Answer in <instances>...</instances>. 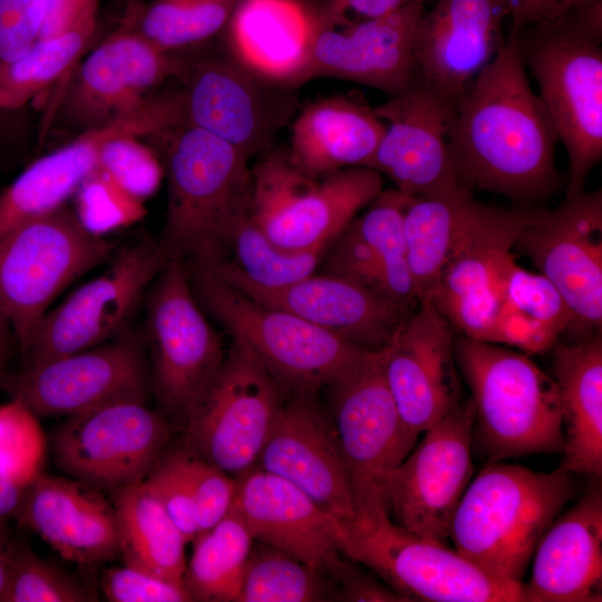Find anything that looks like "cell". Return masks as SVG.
<instances>
[{
	"instance_id": "55",
	"label": "cell",
	"mask_w": 602,
	"mask_h": 602,
	"mask_svg": "<svg viewBox=\"0 0 602 602\" xmlns=\"http://www.w3.org/2000/svg\"><path fill=\"white\" fill-rule=\"evenodd\" d=\"M78 14V0H47L39 39L66 30L76 21Z\"/></svg>"
},
{
	"instance_id": "13",
	"label": "cell",
	"mask_w": 602,
	"mask_h": 602,
	"mask_svg": "<svg viewBox=\"0 0 602 602\" xmlns=\"http://www.w3.org/2000/svg\"><path fill=\"white\" fill-rule=\"evenodd\" d=\"M146 319L154 392L171 415L185 420L226 355L193 292L186 262L171 260L159 271Z\"/></svg>"
},
{
	"instance_id": "14",
	"label": "cell",
	"mask_w": 602,
	"mask_h": 602,
	"mask_svg": "<svg viewBox=\"0 0 602 602\" xmlns=\"http://www.w3.org/2000/svg\"><path fill=\"white\" fill-rule=\"evenodd\" d=\"M527 256L560 292L571 315V342L601 334L602 192L565 198L540 210L513 250Z\"/></svg>"
},
{
	"instance_id": "46",
	"label": "cell",
	"mask_w": 602,
	"mask_h": 602,
	"mask_svg": "<svg viewBox=\"0 0 602 602\" xmlns=\"http://www.w3.org/2000/svg\"><path fill=\"white\" fill-rule=\"evenodd\" d=\"M410 200L397 188L382 190L349 227L380 258H406L405 211Z\"/></svg>"
},
{
	"instance_id": "9",
	"label": "cell",
	"mask_w": 602,
	"mask_h": 602,
	"mask_svg": "<svg viewBox=\"0 0 602 602\" xmlns=\"http://www.w3.org/2000/svg\"><path fill=\"white\" fill-rule=\"evenodd\" d=\"M339 547L407 601L525 602L523 584L494 577L444 542L415 535L388 515L361 523Z\"/></svg>"
},
{
	"instance_id": "48",
	"label": "cell",
	"mask_w": 602,
	"mask_h": 602,
	"mask_svg": "<svg viewBox=\"0 0 602 602\" xmlns=\"http://www.w3.org/2000/svg\"><path fill=\"white\" fill-rule=\"evenodd\" d=\"M136 136L110 140L98 167L109 173L134 196L144 200L158 188L164 168L156 155Z\"/></svg>"
},
{
	"instance_id": "6",
	"label": "cell",
	"mask_w": 602,
	"mask_h": 602,
	"mask_svg": "<svg viewBox=\"0 0 602 602\" xmlns=\"http://www.w3.org/2000/svg\"><path fill=\"white\" fill-rule=\"evenodd\" d=\"M508 33L567 153L565 198L575 197L602 159V31L571 9Z\"/></svg>"
},
{
	"instance_id": "27",
	"label": "cell",
	"mask_w": 602,
	"mask_h": 602,
	"mask_svg": "<svg viewBox=\"0 0 602 602\" xmlns=\"http://www.w3.org/2000/svg\"><path fill=\"white\" fill-rule=\"evenodd\" d=\"M424 4L341 28L317 27L300 86L315 78L358 82L387 94L402 91L414 76L412 41Z\"/></svg>"
},
{
	"instance_id": "51",
	"label": "cell",
	"mask_w": 602,
	"mask_h": 602,
	"mask_svg": "<svg viewBox=\"0 0 602 602\" xmlns=\"http://www.w3.org/2000/svg\"><path fill=\"white\" fill-rule=\"evenodd\" d=\"M47 0H0V68L40 37Z\"/></svg>"
},
{
	"instance_id": "33",
	"label": "cell",
	"mask_w": 602,
	"mask_h": 602,
	"mask_svg": "<svg viewBox=\"0 0 602 602\" xmlns=\"http://www.w3.org/2000/svg\"><path fill=\"white\" fill-rule=\"evenodd\" d=\"M553 372L564 431L560 466L575 475L602 476V338L556 341Z\"/></svg>"
},
{
	"instance_id": "29",
	"label": "cell",
	"mask_w": 602,
	"mask_h": 602,
	"mask_svg": "<svg viewBox=\"0 0 602 602\" xmlns=\"http://www.w3.org/2000/svg\"><path fill=\"white\" fill-rule=\"evenodd\" d=\"M588 477L581 498L553 520L536 544L531 577L523 583L526 602L601 601V477Z\"/></svg>"
},
{
	"instance_id": "44",
	"label": "cell",
	"mask_w": 602,
	"mask_h": 602,
	"mask_svg": "<svg viewBox=\"0 0 602 602\" xmlns=\"http://www.w3.org/2000/svg\"><path fill=\"white\" fill-rule=\"evenodd\" d=\"M46 447V437L36 414L16 399L0 406L1 470L29 486L42 474Z\"/></svg>"
},
{
	"instance_id": "23",
	"label": "cell",
	"mask_w": 602,
	"mask_h": 602,
	"mask_svg": "<svg viewBox=\"0 0 602 602\" xmlns=\"http://www.w3.org/2000/svg\"><path fill=\"white\" fill-rule=\"evenodd\" d=\"M258 464L297 486L333 516L343 528L342 537L358 527L359 516L333 425L315 396H289Z\"/></svg>"
},
{
	"instance_id": "28",
	"label": "cell",
	"mask_w": 602,
	"mask_h": 602,
	"mask_svg": "<svg viewBox=\"0 0 602 602\" xmlns=\"http://www.w3.org/2000/svg\"><path fill=\"white\" fill-rule=\"evenodd\" d=\"M237 480L233 505L252 538L332 579L343 561L339 522L297 486L259 467Z\"/></svg>"
},
{
	"instance_id": "47",
	"label": "cell",
	"mask_w": 602,
	"mask_h": 602,
	"mask_svg": "<svg viewBox=\"0 0 602 602\" xmlns=\"http://www.w3.org/2000/svg\"><path fill=\"white\" fill-rule=\"evenodd\" d=\"M177 453L195 503L198 536L211 530L231 511L239 480L185 449Z\"/></svg>"
},
{
	"instance_id": "34",
	"label": "cell",
	"mask_w": 602,
	"mask_h": 602,
	"mask_svg": "<svg viewBox=\"0 0 602 602\" xmlns=\"http://www.w3.org/2000/svg\"><path fill=\"white\" fill-rule=\"evenodd\" d=\"M491 206L470 192L411 197L405 211V244L418 302L431 298L446 260Z\"/></svg>"
},
{
	"instance_id": "45",
	"label": "cell",
	"mask_w": 602,
	"mask_h": 602,
	"mask_svg": "<svg viewBox=\"0 0 602 602\" xmlns=\"http://www.w3.org/2000/svg\"><path fill=\"white\" fill-rule=\"evenodd\" d=\"M76 215L82 226L101 236L143 219V200L123 187L109 173L97 167L76 192Z\"/></svg>"
},
{
	"instance_id": "7",
	"label": "cell",
	"mask_w": 602,
	"mask_h": 602,
	"mask_svg": "<svg viewBox=\"0 0 602 602\" xmlns=\"http://www.w3.org/2000/svg\"><path fill=\"white\" fill-rule=\"evenodd\" d=\"M382 186V175L368 167L307 174L287 148L272 147L251 167L250 217L284 250L328 247Z\"/></svg>"
},
{
	"instance_id": "25",
	"label": "cell",
	"mask_w": 602,
	"mask_h": 602,
	"mask_svg": "<svg viewBox=\"0 0 602 602\" xmlns=\"http://www.w3.org/2000/svg\"><path fill=\"white\" fill-rule=\"evenodd\" d=\"M252 300L285 310L369 350H380L412 312L338 274H311L280 288L246 280L230 261L203 266Z\"/></svg>"
},
{
	"instance_id": "26",
	"label": "cell",
	"mask_w": 602,
	"mask_h": 602,
	"mask_svg": "<svg viewBox=\"0 0 602 602\" xmlns=\"http://www.w3.org/2000/svg\"><path fill=\"white\" fill-rule=\"evenodd\" d=\"M507 17L504 0H438L415 29L414 75L457 104L504 45Z\"/></svg>"
},
{
	"instance_id": "50",
	"label": "cell",
	"mask_w": 602,
	"mask_h": 602,
	"mask_svg": "<svg viewBox=\"0 0 602 602\" xmlns=\"http://www.w3.org/2000/svg\"><path fill=\"white\" fill-rule=\"evenodd\" d=\"M101 590L110 602H190L184 585L175 584L143 571L110 567L101 576Z\"/></svg>"
},
{
	"instance_id": "41",
	"label": "cell",
	"mask_w": 602,
	"mask_h": 602,
	"mask_svg": "<svg viewBox=\"0 0 602 602\" xmlns=\"http://www.w3.org/2000/svg\"><path fill=\"white\" fill-rule=\"evenodd\" d=\"M327 249L284 250L270 241L249 214L234 234L231 262L253 284L280 288L313 274Z\"/></svg>"
},
{
	"instance_id": "54",
	"label": "cell",
	"mask_w": 602,
	"mask_h": 602,
	"mask_svg": "<svg viewBox=\"0 0 602 602\" xmlns=\"http://www.w3.org/2000/svg\"><path fill=\"white\" fill-rule=\"evenodd\" d=\"M511 27L508 32L521 28L551 20L590 0H504Z\"/></svg>"
},
{
	"instance_id": "3",
	"label": "cell",
	"mask_w": 602,
	"mask_h": 602,
	"mask_svg": "<svg viewBox=\"0 0 602 602\" xmlns=\"http://www.w3.org/2000/svg\"><path fill=\"white\" fill-rule=\"evenodd\" d=\"M576 493L575 474L489 462L453 515L455 550L494 577L523 584L536 544Z\"/></svg>"
},
{
	"instance_id": "59",
	"label": "cell",
	"mask_w": 602,
	"mask_h": 602,
	"mask_svg": "<svg viewBox=\"0 0 602 602\" xmlns=\"http://www.w3.org/2000/svg\"><path fill=\"white\" fill-rule=\"evenodd\" d=\"M8 358H9L8 351H0V377L4 373Z\"/></svg>"
},
{
	"instance_id": "21",
	"label": "cell",
	"mask_w": 602,
	"mask_h": 602,
	"mask_svg": "<svg viewBox=\"0 0 602 602\" xmlns=\"http://www.w3.org/2000/svg\"><path fill=\"white\" fill-rule=\"evenodd\" d=\"M183 123L178 94L165 93L152 96L120 118L79 133L70 143L39 157L0 194V235L65 205L98 167L110 140L125 136H158Z\"/></svg>"
},
{
	"instance_id": "38",
	"label": "cell",
	"mask_w": 602,
	"mask_h": 602,
	"mask_svg": "<svg viewBox=\"0 0 602 602\" xmlns=\"http://www.w3.org/2000/svg\"><path fill=\"white\" fill-rule=\"evenodd\" d=\"M96 29V13L81 12L66 30L38 39L14 60L0 68V109L26 105L84 56Z\"/></svg>"
},
{
	"instance_id": "36",
	"label": "cell",
	"mask_w": 602,
	"mask_h": 602,
	"mask_svg": "<svg viewBox=\"0 0 602 602\" xmlns=\"http://www.w3.org/2000/svg\"><path fill=\"white\" fill-rule=\"evenodd\" d=\"M572 315L556 288L540 272L515 265L491 343L543 353L564 334Z\"/></svg>"
},
{
	"instance_id": "12",
	"label": "cell",
	"mask_w": 602,
	"mask_h": 602,
	"mask_svg": "<svg viewBox=\"0 0 602 602\" xmlns=\"http://www.w3.org/2000/svg\"><path fill=\"white\" fill-rule=\"evenodd\" d=\"M179 77L185 125L210 133L249 157L274 147L279 132L297 110L298 88L254 75L227 52L185 59Z\"/></svg>"
},
{
	"instance_id": "32",
	"label": "cell",
	"mask_w": 602,
	"mask_h": 602,
	"mask_svg": "<svg viewBox=\"0 0 602 602\" xmlns=\"http://www.w3.org/2000/svg\"><path fill=\"white\" fill-rule=\"evenodd\" d=\"M386 129L360 95L340 94L309 101L293 117L291 161L303 172L321 176L349 167H366Z\"/></svg>"
},
{
	"instance_id": "16",
	"label": "cell",
	"mask_w": 602,
	"mask_h": 602,
	"mask_svg": "<svg viewBox=\"0 0 602 602\" xmlns=\"http://www.w3.org/2000/svg\"><path fill=\"white\" fill-rule=\"evenodd\" d=\"M474 407L463 399L425 433L391 473L386 488L389 518L406 531L444 542L473 475Z\"/></svg>"
},
{
	"instance_id": "42",
	"label": "cell",
	"mask_w": 602,
	"mask_h": 602,
	"mask_svg": "<svg viewBox=\"0 0 602 602\" xmlns=\"http://www.w3.org/2000/svg\"><path fill=\"white\" fill-rule=\"evenodd\" d=\"M332 244L323 273L350 278L396 304L407 303L414 298L415 284L406 258H380L349 225Z\"/></svg>"
},
{
	"instance_id": "40",
	"label": "cell",
	"mask_w": 602,
	"mask_h": 602,
	"mask_svg": "<svg viewBox=\"0 0 602 602\" xmlns=\"http://www.w3.org/2000/svg\"><path fill=\"white\" fill-rule=\"evenodd\" d=\"M334 593L326 574L259 542L247 559L236 602H315L332 600Z\"/></svg>"
},
{
	"instance_id": "19",
	"label": "cell",
	"mask_w": 602,
	"mask_h": 602,
	"mask_svg": "<svg viewBox=\"0 0 602 602\" xmlns=\"http://www.w3.org/2000/svg\"><path fill=\"white\" fill-rule=\"evenodd\" d=\"M538 212L492 205L446 260L428 301L462 336L492 342L516 265L514 244Z\"/></svg>"
},
{
	"instance_id": "20",
	"label": "cell",
	"mask_w": 602,
	"mask_h": 602,
	"mask_svg": "<svg viewBox=\"0 0 602 602\" xmlns=\"http://www.w3.org/2000/svg\"><path fill=\"white\" fill-rule=\"evenodd\" d=\"M455 107L414 75L402 91L372 107L386 129L366 167L411 197L474 193L460 182L450 148Z\"/></svg>"
},
{
	"instance_id": "37",
	"label": "cell",
	"mask_w": 602,
	"mask_h": 602,
	"mask_svg": "<svg viewBox=\"0 0 602 602\" xmlns=\"http://www.w3.org/2000/svg\"><path fill=\"white\" fill-rule=\"evenodd\" d=\"M253 541L234 505L198 535L183 579L193 601L236 602Z\"/></svg>"
},
{
	"instance_id": "30",
	"label": "cell",
	"mask_w": 602,
	"mask_h": 602,
	"mask_svg": "<svg viewBox=\"0 0 602 602\" xmlns=\"http://www.w3.org/2000/svg\"><path fill=\"white\" fill-rule=\"evenodd\" d=\"M14 518L72 563L97 564L119 554L113 503L82 482L40 474Z\"/></svg>"
},
{
	"instance_id": "49",
	"label": "cell",
	"mask_w": 602,
	"mask_h": 602,
	"mask_svg": "<svg viewBox=\"0 0 602 602\" xmlns=\"http://www.w3.org/2000/svg\"><path fill=\"white\" fill-rule=\"evenodd\" d=\"M145 483L157 496L186 543L194 542L198 534L196 507L179 464L178 453L162 457Z\"/></svg>"
},
{
	"instance_id": "22",
	"label": "cell",
	"mask_w": 602,
	"mask_h": 602,
	"mask_svg": "<svg viewBox=\"0 0 602 602\" xmlns=\"http://www.w3.org/2000/svg\"><path fill=\"white\" fill-rule=\"evenodd\" d=\"M454 328L429 301H419L380 349L388 389L407 427L426 431L462 400Z\"/></svg>"
},
{
	"instance_id": "11",
	"label": "cell",
	"mask_w": 602,
	"mask_h": 602,
	"mask_svg": "<svg viewBox=\"0 0 602 602\" xmlns=\"http://www.w3.org/2000/svg\"><path fill=\"white\" fill-rule=\"evenodd\" d=\"M284 394L251 353L232 343L185 418V450L239 479L256 467Z\"/></svg>"
},
{
	"instance_id": "57",
	"label": "cell",
	"mask_w": 602,
	"mask_h": 602,
	"mask_svg": "<svg viewBox=\"0 0 602 602\" xmlns=\"http://www.w3.org/2000/svg\"><path fill=\"white\" fill-rule=\"evenodd\" d=\"M12 331L10 322L0 305V351L9 350L10 332Z\"/></svg>"
},
{
	"instance_id": "8",
	"label": "cell",
	"mask_w": 602,
	"mask_h": 602,
	"mask_svg": "<svg viewBox=\"0 0 602 602\" xmlns=\"http://www.w3.org/2000/svg\"><path fill=\"white\" fill-rule=\"evenodd\" d=\"M113 250L66 205L0 235V305L21 352L54 299Z\"/></svg>"
},
{
	"instance_id": "31",
	"label": "cell",
	"mask_w": 602,
	"mask_h": 602,
	"mask_svg": "<svg viewBox=\"0 0 602 602\" xmlns=\"http://www.w3.org/2000/svg\"><path fill=\"white\" fill-rule=\"evenodd\" d=\"M317 30L301 0H241L225 28L226 52L254 75L300 87Z\"/></svg>"
},
{
	"instance_id": "24",
	"label": "cell",
	"mask_w": 602,
	"mask_h": 602,
	"mask_svg": "<svg viewBox=\"0 0 602 602\" xmlns=\"http://www.w3.org/2000/svg\"><path fill=\"white\" fill-rule=\"evenodd\" d=\"M184 65L120 27L78 65L62 114L80 133L106 125L140 107L168 77L181 76Z\"/></svg>"
},
{
	"instance_id": "10",
	"label": "cell",
	"mask_w": 602,
	"mask_h": 602,
	"mask_svg": "<svg viewBox=\"0 0 602 602\" xmlns=\"http://www.w3.org/2000/svg\"><path fill=\"white\" fill-rule=\"evenodd\" d=\"M330 418L348 473L359 524L388 515L391 473L419 435L404 423L385 380L380 350L329 388Z\"/></svg>"
},
{
	"instance_id": "58",
	"label": "cell",
	"mask_w": 602,
	"mask_h": 602,
	"mask_svg": "<svg viewBox=\"0 0 602 602\" xmlns=\"http://www.w3.org/2000/svg\"><path fill=\"white\" fill-rule=\"evenodd\" d=\"M79 13H97L98 0H78Z\"/></svg>"
},
{
	"instance_id": "52",
	"label": "cell",
	"mask_w": 602,
	"mask_h": 602,
	"mask_svg": "<svg viewBox=\"0 0 602 602\" xmlns=\"http://www.w3.org/2000/svg\"><path fill=\"white\" fill-rule=\"evenodd\" d=\"M426 0H320L314 8L319 28H341L360 21L379 18L408 4Z\"/></svg>"
},
{
	"instance_id": "15",
	"label": "cell",
	"mask_w": 602,
	"mask_h": 602,
	"mask_svg": "<svg viewBox=\"0 0 602 602\" xmlns=\"http://www.w3.org/2000/svg\"><path fill=\"white\" fill-rule=\"evenodd\" d=\"M171 427L146 402L119 401L70 416L51 439L57 466L96 489L147 478L163 457Z\"/></svg>"
},
{
	"instance_id": "2",
	"label": "cell",
	"mask_w": 602,
	"mask_h": 602,
	"mask_svg": "<svg viewBox=\"0 0 602 602\" xmlns=\"http://www.w3.org/2000/svg\"><path fill=\"white\" fill-rule=\"evenodd\" d=\"M167 176L166 216L157 249L164 260L210 266L227 260L250 214V157L191 125L162 134Z\"/></svg>"
},
{
	"instance_id": "18",
	"label": "cell",
	"mask_w": 602,
	"mask_h": 602,
	"mask_svg": "<svg viewBox=\"0 0 602 602\" xmlns=\"http://www.w3.org/2000/svg\"><path fill=\"white\" fill-rule=\"evenodd\" d=\"M148 387L142 347L129 332L0 377V390L38 417H70L119 401L146 402Z\"/></svg>"
},
{
	"instance_id": "4",
	"label": "cell",
	"mask_w": 602,
	"mask_h": 602,
	"mask_svg": "<svg viewBox=\"0 0 602 602\" xmlns=\"http://www.w3.org/2000/svg\"><path fill=\"white\" fill-rule=\"evenodd\" d=\"M187 266L198 303L251 353L284 396H315L352 373L376 351L285 310L261 304L206 268Z\"/></svg>"
},
{
	"instance_id": "5",
	"label": "cell",
	"mask_w": 602,
	"mask_h": 602,
	"mask_svg": "<svg viewBox=\"0 0 602 602\" xmlns=\"http://www.w3.org/2000/svg\"><path fill=\"white\" fill-rule=\"evenodd\" d=\"M454 355L474 407L473 447L489 462L562 454L557 385L531 358L502 344L455 337Z\"/></svg>"
},
{
	"instance_id": "35",
	"label": "cell",
	"mask_w": 602,
	"mask_h": 602,
	"mask_svg": "<svg viewBox=\"0 0 602 602\" xmlns=\"http://www.w3.org/2000/svg\"><path fill=\"white\" fill-rule=\"evenodd\" d=\"M111 503L125 565L184 585L187 543L145 480L111 492Z\"/></svg>"
},
{
	"instance_id": "39",
	"label": "cell",
	"mask_w": 602,
	"mask_h": 602,
	"mask_svg": "<svg viewBox=\"0 0 602 602\" xmlns=\"http://www.w3.org/2000/svg\"><path fill=\"white\" fill-rule=\"evenodd\" d=\"M241 0H154L128 7L122 26L158 50L176 51L200 45L225 30Z\"/></svg>"
},
{
	"instance_id": "56",
	"label": "cell",
	"mask_w": 602,
	"mask_h": 602,
	"mask_svg": "<svg viewBox=\"0 0 602 602\" xmlns=\"http://www.w3.org/2000/svg\"><path fill=\"white\" fill-rule=\"evenodd\" d=\"M27 487L0 469V518L16 517Z\"/></svg>"
},
{
	"instance_id": "53",
	"label": "cell",
	"mask_w": 602,
	"mask_h": 602,
	"mask_svg": "<svg viewBox=\"0 0 602 602\" xmlns=\"http://www.w3.org/2000/svg\"><path fill=\"white\" fill-rule=\"evenodd\" d=\"M334 583V598L348 602H405L399 593L386 583L382 584L369 573L363 572L353 561L343 560L331 579Z\"/></svg>"
},
{
	"instance_id": "1",
	"label": "cell",
	"mask_w": 602,
	"mask_h": 602,
	"mask_svg": "<svg viewBox=\"0 0 602 602\" xmlns=\"http://www.w3.org/2000/svg\"><path fill=\"white\" fill-rule=\"evenodd\" d=\"M557 134L513 33L458 99L450 148L463 185L531 203L561 185Z\"/></svg>"
},
{
	"instance_id": "43",
	"label": "cell",
	"mask_w": 602,
	"mask_h": 602,
	"mask_svg": "<svg viewBox=\"0 0 602 602\" xmlns=\"http://www.w3.org/2000/svg\"><path fill=\"white\" fill-rule=\"evenodd\" d=\"M7 582L1 602H84L86 589L57 565L40 559L27 544L9 538Z\"/></svg>"
},
{
	"instance_id": "17",
	"label": "cell",
	"mask_w": 602,
	"mask_h": 602,
	"mask_svg": "<svg viewBox=\"0 0 602 602\" xmlns=\"http://www.w3.org/2000/svg\"><path fill=\"white\" fill-rule=\"evenodd\" d=\"M165 263L154 240L124 249L104 273L47 311L22 352L23 367L87 350L123 334Z\"/></svg>"
}]
</instances>
